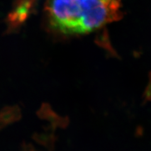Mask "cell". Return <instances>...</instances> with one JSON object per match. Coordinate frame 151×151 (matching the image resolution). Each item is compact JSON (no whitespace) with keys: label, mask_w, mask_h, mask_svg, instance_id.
<instances>
[{"label":"cell","mask_w":151,"mask_h":151,"mask_svg":"<svg viewBox=\"0 0 151 151\" xmlns=\"http://www.w3.org/2000/svg\"><path fill=\"white\" fill-rule=\"evenodd\" d=\"M144 101L147 102V101H151V78L150 80V83L148 85V86L146 88L145 91L144 92Z\"/></svg>","instance_id":"5b68a950"},{"label":"cell","mask_w":151,"mask_h":151,"mask_svg":"<svg viewBox=\"0 0 151 151\" xmlns=\"http://www.w3.org/2000/svg\"><path fill=\"white\" fill-rule=\"evenodd\" d=\"M41 113L42 116H44L47 119L50 120L55 125L65 127L68 124V120L66 119L65 118L57 115L56 113L52 111V110H50L49 106H44L42 107Z\"/></svg>","instance_id":"3957f363"},{"label":"cell","mask_w":151,"mask_h":151,"mask_svg":"<svg viewBox=\"0 0 151 151\" xmlns=\"http://www.w3.org/2000/svg\"><path fill=\"white\" fill-rule=\"evenodd\" d=\"M120 8L119 0H47L45 25L54 34H88L116 20Z\"/></svg>","instance_id":"6da1fadb"},{"label":"cell","mask_w":151,"mask_h":151,"mask_svg":"<svg viewBox=\"0 0 151 151\" xmlns=\"http://www.w3.org/2000/svg\"><path fill=\"white\" fill-rule=\"evenodd\" d=\"M37 3L38 0H14L12 10L5 19V34H14L20 30L28 18L35 13Z\"/></svg>","instance_id":"7a4b0ae2"},{"label":"cell","mask_w":151,"mask_h":151,"mask_svg":"<svg viewBox=\"0 0 151 151\" xmlns=\"http://www.w3.org/2000/svg\"><path fill=\"white\" fill-rule=\"evenodd\" d=\"M17 112L15 110L12 108L6 111H2L0 113V125L3 126L15 120Z\"/></svg>","instance_id":"277c9868"},{"label":"cell","mask_w":151,"mask_h":151,"mask_svg":"<svg viewBox=\"0 0 151 151\" xmlns=\"http://www.w3.org/2000/svg\"><path fill=\"white\" fill-rule=\"evenodd\" d=\"M25 151H35L34 150H25Z\"/></svg>","instance_id":"8992f818"}]
</instances>
